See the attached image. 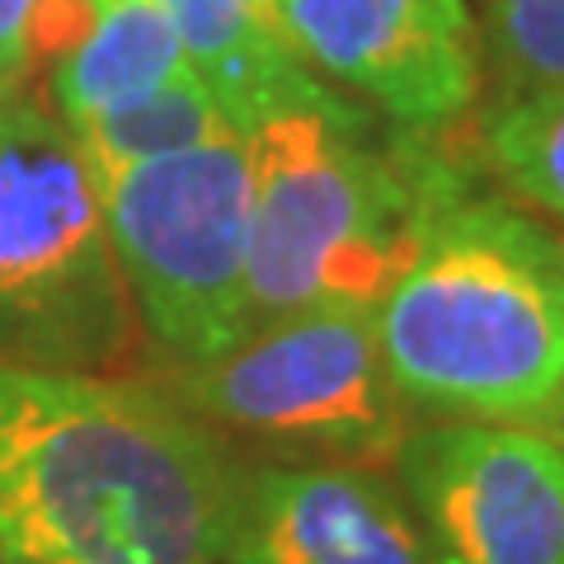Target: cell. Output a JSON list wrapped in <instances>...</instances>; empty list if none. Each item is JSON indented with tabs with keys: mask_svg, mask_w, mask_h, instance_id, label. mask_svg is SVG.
<instances>
[{
	"mask_svg": "<svg viewBox=\"0 0 564 564\" xmlns=\"http://www.w3.org/2000/svg\"><path fill=\"white\" fill-rule=\"evenodd\" d=\"M372 315L404 404L532 423L564 377L555 236L503 203L447 198Z\"/></svg>",
	"mask_w": 564,
	"mask_h": 564,
	"instance_id": "cell-2",
	"label": "cell"
},
{
	"mask_svg": "<svg viewBox=\"0 0 564 564\" xmlns=\"http://www.w3.org/2000/svg\"><path fill=\"white\" fill-rule=\"evenodd\" d=\"M180 33L188 66L245 137L278 109L339 99L296 57L273 0H155Z\"/></svg>",
	"mask_w": 564,
	"mask_h": 564,
	"instance_id": "cell-10",
	"label": "cell"
},
{
	"mask_svg": "<svg viewBox=\"0 0 564 564\" xmlns=\"http://www.w3.org/2000/svg\"><path fill=\"white\" fill-rule=\"evenodd\" d=\"M485 155L518 198L564 221V85H527L494 104Z\"/></svg>",
	"mask_w": 564,
	"mask_h": 564,
	"instance_id": "cell-13",
	"label": "cell"
},
{
	"mask_svg": "<svg viewBox=\"0 0 564 564\" xmlns=\"http://www.w3.org/2000/svg\"><path fill=\"white\" fill-rule=\"evenodd\" d=\"M184 66L180 33L155 0H85L80 29L52 66V113L76 132Z\"/></svg>",
	"mask_w": 564,
	"mask_h": 564,
	"instance_id": "cell-11",
	"label": "cell"
},
{
	"mask_svg": "<svg viewBox=\"0 0 564 564\" xmlns=\"http://www.w3.org/2000/svg\"><path fill=\"white\" fill-rule=\"evenodd\" d=\"M52 10L57 0H0V85H10L29 66Z\"/></svg>",
	"mask_w": 564,
	"mask_h": 564,
	"instance_id": "cell-15",
	"label": "cell"
},
{
	"mask_svg": "<svg viewBox=\"0 0 564 564\" xmlns=\"http://www.w3.org/2000/svg\"><path fill=\"white\" fill-rule=\"evenodd\" d=\"M174 400L273 447L395 456L410 433L367 306H315L259 325L221 358L174 367Z\"/></svg>",
	"mask_w": 564,
	"mask_h": 564,
	"instance_id": "cell-6",
	"label": "cell"
},
{
	"mask_svg": "<svg viewBox=\"0 0 564 564\" xmlns=\"http://www.w3.org/2000/svg\"><path fill=\"white\" fill-rule=\"evenodd\" d=\"M221 564H433L404 494L362 466L236 475Z\"/></svg>",
	"mask_w": 564,
	"mask_h": 564,
	"instance_id": "cell-9",
	"label": "cell"
},
{
	"mask_svg": "<svg viewBox=\"0 0 564 564\" xmlns=\"http://www.w3.org/2000/svg\"><path fill=\"white\" fill-rule=\"evenodd\" d=\"M236 466L151 386L0 358V555L221 564Z\"/></svg>",
	"mask_w": 564,
	"mask_h": 564,
	"instance_id": "cell-1",
	"label": "cell"
},
{
	"mask_svg": "<svg viewBox=\"0 0 564 564\" xmlns=\"http://www.w3.org/2000/svg\"><path fill=\"white\" fill-rule=\"evenodd\" d=\"M245 141L254 329L315 306L377 311L429 217L452 198L437 170H404L362 147L344 99L278 109Z\"/></svg>",
	"mask_w": 564,
	"mask_h": 564,
	"instance_id": "cell-3",
	"label": "cell"
},
{
	"mask_svg": "<svg viewBox=\"0 0 564 564\" xmlns=\"http://www.w3.org/2000/svg\"><path fill=\"white\" fill-rule=\"evenodd\" d=\"M221 137H236V122L221 113L217 95L207 90L193 66L174 70L155 90L137 95L132 104H118V109L76 128V141L90 170L165 161V155L207 147V141H221Z\"/></svg>",
	"mask_w": 564,
	"mask_h": 564,
	"instance_id": "cell-12",
	"label": "cell"
},
{
	"mask_svg": "<svg viewBox=\"0 0 564 564\" xmlns=\"http://www.w3.org/2000/svg\"><path fill=\"white\" fill-rule=\"evenodd\" d=\"M128 334L132 302L76 132L0 85V358L99 372Z\"/></svg>",
	"mask_w": 564,
	"mask_h": 564,
	"instance_id": "cell-4",
	"label": "cell"
},
{
	"mask_svg": "<svg viewBox=\"0 0 564 564\" xmlns=\"http://www.w3.org/2000/svg\"><path fill=\"white\" fill-rule=\"evenodd\" d=\"M132 315L174 367L231 352L250 315V141L95 170Z\"/></svg>",
	"mask_w": 564,
	"mask_h": 564,
	"instance_id": "cell-5",
	"label": "cell"
},
{
	"mask_svg": "<svg viewBox=\"0 0 564 564\" xmlns=\"http://www.w3.org/2000/svg\"><path fill=\"white\" fill-rule=\"evenodd\" d=\"M0 564H6V555H0Z\"/></svg>",
	"mask_w": 564,
	"mask_h": 564,
	"instance_id": "cell-18",
	"label": "cell"
},
{
	"mask_svg": "<svg viewBox=\"0 0 564 564\" xmlns=\"http://www.w3.org/2000/svg\"><path fill=\"white\" fill-rule=\"evenodd\" d=\"M527 429H536V433H545L551 443L564 452V377H560V386H555V395L545 400V410L527 423Z\"/></svg>",
	"mask_w": 564,
	"mask_h": 564,
	"instance_id": "cell-16",
	"label": "cell"
},
{
	"mask_svg": "<svg viewBox=\"0 0 564 564\" xmlns=\"http://www.w3.org/2000/svg\"><path fill=\"white\" fill-rule=\"evenodd\" d=\"M311 70L362 95L404 128H437L475 99L466 0H273Z\"/></svg>",
	"mask_w": 564,
	"mask_h": 564,
	"instance_id": "cell-8",
	"label": "cell"
},
{
	"mask_svg": "<svg viewBox=\"0 0 564 564\" xmlns=\"http://www.w3.org/2000/svg\"><path fill=\"white\" fill-rule=\"evenodd\" d=\"M400 494L433 564H564V452L527 423L404 433Z\"/></svg>",
	"mask_w": 564,
	"mask_h": 564,
	"instance_id": "cell-7",
	"label": "cell"
},
{
	"mask_svg": "<svg viewBox=\"0 0 564 564\" xmlns=\"http://www.w3.org/2000/svg\"><path fill=\"white\" fill-rule=\"evenodd\" d=\"M555 259H560V273H564V236H555Z\"/></svg>",
	"mask_w": 564,
	"mask_h": 564,
	"instance_id": "cell-17",
	"label": "cell"
},
{
	"mask_svg": "<svg viewBox=\"0 0 564 564\" xmlns=\"http://www.w3.org/2000/svg\"><path fill=\"white\" fill-rule=\"evenodd\" d=\"M494 57L522 85H564V0H480Z\"/></svg>",
	"mask_w": 564,
	"mask_h": 564,
	"instance_id": "cell-14",
	"label": "cell"
},
{
	"mask_svg": "<svg viewBox=\"0 0 564 564\" xmlns=\"http://www.w3.org/2000/svg\"><path fill=\"white\" fill-rule=\"evenodd\" d=\"M6 564H14V560H6Z\"/></svg>",
	"mask_w": 564,
	"mask_h": 564,
	"instance_id": "cell-19",
	"label": "cell"
}]
</instances>
